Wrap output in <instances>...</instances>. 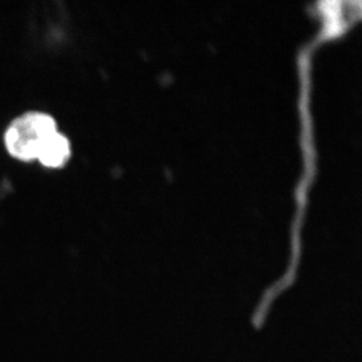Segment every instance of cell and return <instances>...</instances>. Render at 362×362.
<instances>
[{
  "instance_id": "2",
  "label": "cell",
  "mask_w": 362,
  "mask_h": 362,
  "mask_svg": "<svg viewBox=\"0 0 362 362\" xmlns=\"http://www.w3.org/2000/svg\"><path fill=\"white\" fill-rule=\"evenodd\" d=\"M71 156V145L65 135L57 131L40 150L37 160L49 168H61Z\"/></svg>"
},
{
  "instance_id": "1",
  "label": "cell",
  "mask_w": 362,
  "mask_h": 362,
  "mask_svg": "<svg viewBox=\"0 0 362 362\" xmlns=\"http://www.w3.org/2000/svg\"><path fill=\"white\" fill-rule=\"evenodd\" d=\"M58 131L49 114L28 112L13 120L4 134L8 153L21 161L37 160L45 142Z\"/></svg>"
}]
</instances>
